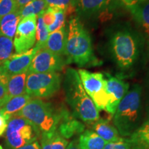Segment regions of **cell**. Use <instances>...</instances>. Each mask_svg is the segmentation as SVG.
<instances>
[{
	"label": "cell",
	"instance_id": "cell-1",
	"mask_svg": "<svg viewBox=\"0 0 149 149\" xmlns=\"http://www.w3.org/2000/svg\"><path fill=\"white\" fill-rule=\"evenodd\" d=\"M64 86L66 101L75 116L86 123H95L100 119L99 110L84 88L77 70L72 68L66 70Z\"/></svg>",
	"mask_w": 149,
	"mask_h": 149
},
{
	"label": "cell",
	"instance_id": "cell-2",
	"mask_svg": "<svg viewBox=\"0 0 149 149\" xmlns=\"http://www.w3.org/2000/svg\"><path fill=\"white\" fill-rule=\"evenodd\" d=\"M64 55L68 64L74 63L84 66L95 60L90 35L78 17L68 21Z\"/></svg>",
	"mask_w": 149,
	"mask_h": 149
},
{
	"label": "cell",
	"instance_id": "cell-3",
	"mask_svg": "<svg viewBox=\"0 0 149 149\" xmlns=\"http://www.w3.org/2000/svg\"><path fill=\"white\" fill-rule=\"evenodd\" d=\"M142 88L135 84L121 100L113 115L115 127L123 137H130L138 128Z\"/></svg>",
	"mask_w": 149,
	"mask_h": 149
},
{
	"label": "cell",
	"instance_id": "cell-4",
	"mask_svg": "<svg viewBox=\"0 0 149 149\" xmlns=\"http://www.w3.org/2000/svg\"><path fill=\"white\" fill-rule=\"evenodd\" d=\"M62 113L63 111H57L51 104L36 98L31 99L15 115L25 118L42 134L57 130Z\"/></svg>",
	"mask_w": 149,
	"mask_h": 149
},
{
	"label": "cell",
	"instance_id": "cell-5",
	"mask_svg": "<svg viewBox=\"0 0 149 149\" xmlns=\"http://www.w3.org/2000/svg\"><path fill=\"white\" fill-rule=\"evenodd\" d=\"M110 45L115 62L122 69L130 68L138 58V37L129 29H123L113 33L110 40Z\"/></svg>",
	"mask_w": 149,
	"mask_h": 149
},
{
	"label": "cell",
	"instance_id": "cell-6",
	"mask_svg": "<svg viewBox=\"0 0 149 149\" xmlns=\"http://www.w3.org/2000/svg\"><path fill=\"white\" fill-rule=\"evenodd\" d=\"M6 139L10 149H18L37 141L40 132L24 117L15 115L8 120Z\"/></svg>",
	"mask_w": 149,
	"mask_h": 149
},
{
	"label": "cell",
	"instance_id": "cell-7",
	"mask_svg": "<svg viewBox=\"0 0 149 149\" xmlns=\"http://www.w3.org/2000/svg\"><path fill=\"white\" fill-rule=\"evenodd\" d=\"M61 83V74L57 72L28 73L25 92L31 97H48L59 90Z\"/></svg>",
	"mask_w": 149,
	"mask_h": 149
},
{
	"label": "cell",
	"instance_id": "cell-8",
	"mask_svg": "<svg viewBox=\"0 0 149 149\" xmlns=\"http://www.w3.org/2000/svg\"><path fill=\"white\" fill-rule=\"evenodd\" d=\"M80 79L88 95L97 109L105 110L109 101L107 91V79L102 72H92L86 70H78Z\"/></svg>",
	"mask_w": 149,
	"mask_h": 149
},
{
	"label": "cell",
	"instance_id": "cell-9",
	"mask_svg": "<svg viewBox=\"0 0 149 149\" xmlns=\"http://www.w3.org/2000/svg\"><path fill=\"white\" fill-rule=\"evenodd\" d=\"M37 16L31 15L22 18L17 29L13 41L16 53L29 51L36 42Z\"/></svg>",
	"mask_w": 149,
	"mask_h": 149
},
{
	"label": "cell",
	"instance_id": "cell-10",
	"mask_svg": "<svg viewBox=\"0 0 149 149\" xmlns=\"http://www.w3.org/2000/svg\"><path fill=\"white\" fill-rule=\"evenodd\" d=\"M68 64L66 58L43 48L38 50L33 57L28 73L57 72L64 69Z\"/></svg>",
	"mask_w": 149,
	"mask_h": 149
},
{
	"label": "cell",
	"instance_id": "cell-11",
	"mask_svg": "<svg viewBox=\"0 0 149 149\" xmlns=\"http://www.w3.org/2000/svg\"><path fill=\"white\" fill-rule=\"evenodd\" d=\"M37 51L38 48L34 47L25 53L13 54L0 65V72L8 77L28 72Z\"/></svg>",
	"mask_w": 149,
	"mask_h": 149
},
{
	"label": "cell",
	"instance_id": "cell-12",
	"mask_svg": "<svg viewBox=\"0 0 149 149\" xmlns=\"http://www.w3.org/2000/svg\"><path fill=\"white\" fill-rule=\"evenodd\" d=\"M129 89V84L118 78L108 75L107 79V91L109 97V101L105 111L113 115L121 100L126 95Z\"/></svg>",
	"mask_w": 149,
	"mask_h": 149
},
{
	"label": "cell",
	"instance_id": "cell-13",
	"mask_svg": "<svg viewBox=\"0 0 149 149\" xmlns=\"http://www.w3.org/2000/svg\"><path fill=\"white\" fill-rule=\"evenodd\" d=\"M76 13L80 17L91 19L109 10L112 0H74Z\"/></svg>",
	"mask_w": 149,
	"mask_h": 149
},
{
	"label": "cell",
	"instance_id": "cell-14",
	"mask_svg": "<svg viewBox=\"0 0 149 149\" xmlns=\"http://www.w3.org/2000/svg\"><path fill=\"white\" fill-rule=\"evenodd\" d=\"M67 38L65 26L49 33L44 48L58 55H64Z\"/></svg>",
	"mask_w": 149,
	"mask_h": 149
},
{
	"label": "cell",
	"instance_id": "cell-15",
	"mask_svg": "<svg viewBox=\"0 0 149 149\" xmlns=\"http://www.w3.org/2000/svg\"><path fill=\"white\" fill-rule=\"evenodd\" d=\"M57 130L65 139L70 138L75 133L83 132L84 126L79 122L74 120L68 112L63 110L61 122Z\"/></svg>",
	"mask_w": 149,
	"mask_h": 149
},
{
	"label": "cell",
	"instance_id": "cell-16",
	"mask_svg": "<svg viewBox=\"0 0 149 149\" xmlns=\"http://www.w3.org/2000/svg\"><path fill=\"white\" fill-rule=\"evenodd\" d=\"M93 131L95 132L107 143L116 141L121 138L117 128L111 125L107 120L99 119L93 123Z\"/></svg>",
	"mask_w": 149,
	"mask_h": 149
},
{
	"label": "cell",
	"instance_id": "cell-17",
	"mask_svg": "<svg viewBox=\"0 0 149 149\" xmlns=\"http://www.w3.org/2000/svg\"><path fill=\"white\" fill-rule=\"evenodd\" d=\"M31 99L32 97L26 93L9 99L3 106L2 115L9 120L21 111Z\"/></svg>",
	"mask_w": 149,
	"mask_h": 149
},
{
	"label": "cell",
	"instance_id": "cell-18",
	"mask_svg": "<svg viewBox=\"0 0 149 149\" xmlns=\"http://www.w3.org/2000/svg\"><path fill=\"white\" fill-rule=\"evenodd\" d=\"M128 9L146 36L149 37V0Z\"/></svg>",
	"mask_w": 149,
	"mask_h": 149
},
{
	"label": "cell",
	"instance_id": "cell-19",
	"mask_svg": "<svg viewBox=\"0 0 149 149\" xmlns=\"http://www.w3.org/2000/svg\"><path fill=\"white\" fill-rule=\"evenodd\" d=\"M21 19L19 10L1 18L0 19V36L13 38Z\"/></svg>",
	"mask_w": 149,
	"mask_h": 149
},
{
	"label": "cell",
	"instance_id": "cell-20",
	"mask_svg": "<svg viewBox=\"0 0 149 149\" xmlns=\"http://www.w3.org/2000/svg\"><path fill=\"white\" fill-rule=\"evenodd\" d=\"M78 144L81 149H104L107 143L95 131L86 130L80 135Z\"/></svg>",
	"mask_w": 149,
	"mask_h": 149
},
{
	"label": "cell",
	"instance_id": "cell-21",
	"mask_svg": "<svg viewBox=\"0 0 149 149\" xmlns=\"http://www.w3.org/2000/svg\"><path fill=\"white\" fill-rule=\"evenodd\" d=\"M28 72L9 76L8 81L7 97L10 99L13 97L25 94L26 81Z\"/></svg>",
	"mask_w": 149,
	"mask_h": 149
},
{
	"label": "cell",
	"instance_id": "cell-22",
	"mask_svg": "<svg viewBox=\"0 0 149 149\" xmlns=\"http://www.w3.org/2000/svg\"><path fill=\"white\" fill-rule=\"evenodd\" d=\"M68 141L57 130L50 133H42L41 149H66Z\"/></svg>",
	"mask_w": 149,
	"mask_h": 149
},
{
	"label": "cell",
	"instance_id": "cell-23",
	"mask_svg": "<svg viewBox=\"0 0 149 149\" xmlns=\"http://www.w3.org/2000/svg\"><path fill=\"white\" fill-rule=\"evenodd\" d=\"M47 8L48 6L44 0H35L19 9V12L22 19L29 16H37L42 14Z\"/></svg>",
	"mask_w": 149,
	"mask_h": 149
},
{
	"label": "cell",
	"instance_id": "cell-24",
	"mask_svg": "<svg viewBox=\"0 0 149 149\" xmlns=\"http://www.w3.org/2000/svg\"><path fill=\"white\" fill-rule=\"evenodd\" d=\"M145 148L144 145L141 144L133 136L130 138L121 137L120 139L113 142L107 143L104 149H143Z\"/></svg>",
	"mask_w": 149,
	"mask_h": 149
},
{
	"label": "cell",
	"instance_id": "cell-25",
	"mask_svg": "<svg viewBox=\"0 0 149 149\" xmlns=\"http://www.w3.org/2000/svg\"><path fill=\"white\" fill-rule=\"evenodd\" d=\"M49 32L48 27L44 24L42 14L37 15V29H36V44L35 47L38 50L43 48L47 42Z\"/></svg>",
	"mask_w": 149,
	"mask_h": 149
},
{
	"label": "cell",
	"instance_id": "cell-26",
	"mask_svg": "<svg viewBox=\"0 0 149 149\" xmlns=\"http://www.w3.org/2000/svg\"><path fill=\"white\" fill-rule=\"evenodd\" d=\"M48 7L56 8L64 10L66 16L72 15L76 12L74 0H44Z\"/></svg>",
	"mask_w": 149,
	"mask_h": 149
},
{
	"label": "cell",
	"instance_id": "cell-27",
	"mask_svg": "<svg viewBox=\"0 0 149 149\" xmlns=\"http://www.w3.org/2000/svg\"><path fill=\"white\" fill-rule=\"evenodd\" d=\"M14 44L12 38L0 36V65L13 55Z\"/></svg>",
	"mask_w": 149,
	"mask_h": 149
},
{
	"label": "cell",
	"instance_id": "cell-28",
	"mask_svg": "<svg viewBox=\"0 0 149 149\" xmlns=\"http://www.w3.org/2000/svg\"><path fill=\"white\" fill-rule=\"evenodd\" d=\"M131 136L135 137L145 147H149V119L137 128Z\"/></svg>",
	"mask_w": 149,
	"mask_h": 149
},
{
	"label": "cell",
	"instance_id": "cell-29",
	"mask_svg": "<svg viewBox=\"0 0 149 149\" xmlns=\"http://www.w3.org/2000/svg\"><path fill=\"white\" fill-rule=\"evenodd\" d=\"M54 10V15H55V22L52 25L48 27V30L49 33H53L54 31H57L61 28L65 26V19H66V14L64 11L61 9L52 8Z\"/></svg>",
	"mask_w": 149,
	"mask_h": 149
},
{
	"label": "cell",
	"instance_id": "cell-30",
	"mask_svg": "<svg viewBox=\"0 0 149 149\" xmlns=\"http://www.w3.org/2000/svg\"><path fill=\"white\" fill-rule=\"evenodd\" d=\"M17 10L16 0H0V19Z\"/></svg>",
	"mask_w": 149,
	"mask_h": 149
},
{
	"label": "cell",
	"instance_id": "cell-31",
	"mask_svg": "<svg viewBox=\"0 0 149 149\" xmlns=\"http://www.w3.org/2000/svg\"><path fill=\"white\" fill-rule=\"evenodd\" d=\"M8 76L0 72V100L7 97Z\"/></svg>",
	"mask_w": 149,
	"mask_h": 149
},
{
	"label": "cell",
	"instance_id": "cell-32",
	"mask_svg": "<svg viewBox=\"0 0 149 149\" xmlns=\"http://www.w3.org/2000/svg\"><path fill=\"white\" fill-rule=\"evenodd\" d=\"M44 24L47 27L52 25L55 22V15L53 9L51 7H48L47 9L42 14Z\"/></svg>",
	"mask_w": 149,
	"mask_h": 149
},
{
	"label": "cell",
	"instance_id": "cell-33",
	"mask_svg": "<svg viewBox=\"0 0 149 149\" xmlns=\"http://www.w3.org/2000/svg\"><path fill=\"white\" fill-rule=\"evenodd\" d=\"M121 1L128 8L130 7L135 6L136 5H138L139 3L148 1V0H121Z\"/></svg>",
	"mask_w": 149,
	"mask_h": 149
},
{
	"label": "cell",
	"instance_id": "cell-34",
	"mask_svg": "<svg viewBox=\"0 0 149 149\" xmlns=\"http://www.w3.org/2000/svg\"><path fill=\"white\" fill-rule=\"evenodd\" d=\"M8 122V120L6 117L3 115H0V136L2 135L6 130Z\"/></svg>",
	"mask_w": 149,
	"mask_h": 149
},
{
	"label": "cell",
	"instance_id": "cell-35",
	"mask_svg": "<svg viewBox=\"0 0 149 149\" xmlns=\"http://www.w3.org/2000/svg\"><path fill=\"white\" fill-rule=\"evenodd\" d=\"M18 149H41V146L38 141H35Z\"/></svg>",
	"mask_w": 149,
	"mask_h": 149
},
{
	"label": "cell",
	"instance_id": "cell-36",
	"mask_svg": "<svg viewBox=\"0 0 149 149\" xmlns=\"http://www.w3.org/2000/svg\"><path fill=\"white\" fill-rule=\"evenodd\" d=\"M66 149H81L79 146L77 139H74V140L70 141L69 144L67 145Z\"/></svg>",
	"mask_w": 149,
	"mask_h": 149
},
{
	"label": "cell",
	"instance_id": "cell-37",
	"mask_svg": "<svg viewBox=\"0 0 149 149\" xmlns=\"http://www.w3.org/2000/svg\"><path fill=\"white\" fill-rule=\"evenodd\" d=\"M35 1V0H16L17 4V7H18V10L19 8H21L22 7H23L25 5H26L27 3L31 2V1Z\"/></svg>",
	"mask_w": 149,
	"mask_h": 149
},
{
	"label": "cell",
	"instance_id": "cell-38",
	"mask_svg": "<svg viewBox=\"0 0 149 149\" xmlns=\"http://www.w3.org/2000/svg\"><path fill=\"white\" fill-rule=\"evenodd\" d=\"M9 99L8 97L3 99V100H0V115H2V108L3 106L4 105L6 102H7V100H8Z\"/></svg>",
	"mask_w": 149,
	"mask_h": 149
},
{
	"label": "cell",
	"instance_id": "cell-39",
	"mask_svg": "<svg viewBox=\"0 0 149 149\" xmlns=\"http://www.w3.org/2000/svg\"><path fill=\"white\" fill-rule=\"evenodd\" d=\"M0 149H2V148H1V146H0Z\"/></svg>",
	"mask_w": 149,
	"mask_h": 149
}]
</instances>
